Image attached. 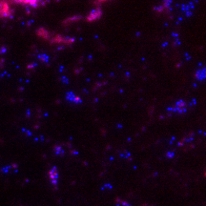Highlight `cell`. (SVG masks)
<instances>
[{"mask_svg":"<svg viewBox=\"0 0 206 206\" xmlns=\"http://www.w3.org/2000/svg\"><path fill=\"white\" fill-rule=\"evenodd\" d=\"M13 10L6 0H0V18H11L13 17Z\"/></svg>","mask_w":206,"mask_h":206,"instance_id":"6da1fadb","label":"cell"},{"mask_svg":"<svg viewBox=\"0 0 206 206\" xmlns=\"http://www.w3.org/2000/svg\"><path fill=\"white\" fill-rule=\"evenodd\" d=\"M196 78L200 81L206 80V66L203 68H200V70L197 71L196 73Z\"/></svg>","mask_w":206,"mask_h":206,"instance_id":"7a4b0ae2","label":"cell"},{"mask_svg":"<svg viewBox=\"0 0 206 206\" xmlns=\"http://www.w3.org/2000/svg\"><path fill=\"white\" fill-rule=\"evenodd\" d=\"M17 4H24V5H30V6H36L38 0H13Z\"/></svg>","mask_w":206,"mask_h":206,"instance_id":"3957f363","label":"cell"},{"mask_svg":"<svg viewBox=\"0 0 206 206\" xmlns=\"http://www.w3.org/2000/svg\"><path fill=\"white\" fill-rule=\"evenodd\" d=\"M66 98H67L70 102H74V103L80 102V100H79L78 97H76L75 94H74L72 92L67 93V94H66Z\"/></svg>","mask_w":206,"mask_h":206,"instance_id":"277c9868","label":"cell"}]
</instances>
